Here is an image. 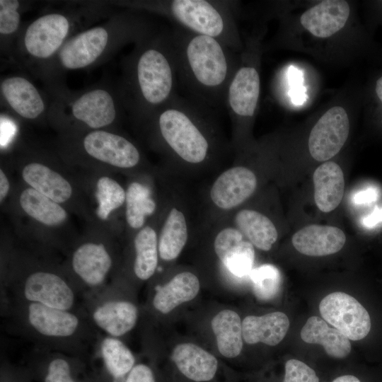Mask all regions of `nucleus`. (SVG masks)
<instances>
[{"label":"nucleus","instance_id":"1","mask_svg":"<svg viewBox=\"0 0 382 382\" xmlns=\"http://www.w3.org/2000/svg\"><path fill=\"white\" fill-rule=\"evenodd\" d=\"M214 110L176 94L141 126L150 145L178 163L207 165L225 149Z\"/></svg>","mask_w":382,"mask_h":382},{"label":"nucleus","instance_id":"2","mask_svg":"<svg viewBox=\"0 0 382 382\" xmlns=\"http://www.w3.org/2000/svg\"><path fill=\"white\" fill-rule=\"evenodd\" d=\"M178 83L170 30H153L122 60L117 88L125 111L142 126L177 93Z\"/></svg>","mask_w":382,"mask_h":382},{"label":"nucleus","instance_id":"3","mask_svg":"<svg viewBox=\"0 0 382 382\" xmlns=\"http://www.w3.org/2000/svg\"><path fill=\"white\" fill-rule=\"evenodd\" d=\"M144 13L125 9L68 40L57 54L32 74L45 86L63 83L69 71L102 65L129 44L136 45L154 30Z\"/></svg>","mask_w":382,"mask_h":382},{"label":"nucleus","instance_id":"4","mask_svg":"<svg viewBox=\"0 0 382 382\" xmlns=\"http://www.w3.org/2000/svg\"><path fill=\"white\" fill-rule=\"evenodd\" d=\"M170 33L178 81L185 97L213 110L225 106L240 54L215 38L176 25Z\"/></svg>","mask_w":382,"mask_h":382},{"label":"nucleus","instance_id":"5","mask_svg":"<svg viewBox=\"0 0 382 382\" xmlns=\"http://www.w3.org/2000/svg\"><path fill=\"white\" fill-rule=\"evenodd\" d=\"M8 330L32 342L34 349L58 352L88 361L101 332L84 308L62 310L30 301L1 303Z\"/></svg>","mask_w":382,"mask_h":382},{"label":"nucleus","instance_id":"6","mask_svg":"<svg viewBox=\"0 0 382 382\" xmlns=\"http://www.w3.org/2000/svg\"><path fill=\"white\" fill-rule=\"evenodd\" d=\"M111 5L112 2H71L40 15L23 26L11 63L32 74L52 59L72 36L110 16Z\"/></svg>","mask_w":382,"mask_h":382},{"label":"nucleus","instance_id":"7","mask_svg":"<svg viewBox=\"0 0 382 382\" xmlns=\"http://www.w3.org/2000/svg\"><path fill=\"white\" fill-rule=\"evenodd\" d=\"M1 303L30 301L52 308L78 311L83 298L62 265L16 250L4 252Z\"/></svg>","mask_w":382,"mask_h":382},{"label":"nucleus","instance_id":"8","mask_svg":"<svg viewBox=\"0 0 382 382\" xmlns=\"http://www.w3.org/2000/svg\"><path fill=\"white\" fill-rule=\"evenodd\" d=\"M47 122L60 134L115 129L126 112L117 86L102 83L73 91L65 83L45 86Z\"/></svg>","mask_w":382,"mask_h":382},{"label":"nucleus","instance_id":"9","mask_svg":"<svg viewBox=\"0 0 382 382\" xmlns=\"http://www.w3.org/2000/svg\"><path fill=\"white\" fill-rule=\"evenodd\" d=\"M125 9L154 13L190 32L215 38L236 52L241 40L236 20V3L218 0H146L112 3Z\"/></svg>","mask_w":382,"mask_h":382},{"label":"nucleus","instance_id":"10","mask_svg":"<svg viewBox=\"0 0 382 382\" xmlns=\"http://www.w3.org/2000/svg\"><path fill=\"white\" fill-rule=\"evenodd\" d=\"M59 149L66 160L117 170L137 168L144 160L137 144L115 129L60 134Z\"/></svg>","mask_w":382,"mask_h":382},{"label":"nucleus","instance_id":"11","mask_svg":"<svg viewBox=\"0 0 382 382\" xmlns=\"http://www.w3.org/2000/svg\"><path fill=\"white\" fill-rule=\"evenodd\" d=\"M255 39L248 40L240 53L238 66L228 85L225 107L232 127L233 141L239 147L252 123L259 105L260 75V45Z\"/></svg>","mask_w":382,"mask_h":382},{"label":"nucleus","instance_id":"12","mask_svg":"<svg viewBox=\"0 0 382 382\" xmlns=\"http://www.w3.org/2000/svg\"><path fill=\"white\" fill-rule=\"evenodd\" d=\"M62 266L83 296L112 279L118 272V260L110 239L90 236L73 245Z\"/></svg>","mask_w":382,"mask_h":382},{"label":"nucleus","instance_id":"13","mask_svg":"<svg viewBox=\"0 0 382 382\" xmlns=\"http://www.w3.org/2000/svg\"><path fill=\"white\" fill-rule=\"evenodd\" d=\"M125 289L124 282L114 277L99 290L82 296L93 325L101 333L119 339L134 328L139 317L137 306L125 296Z\"/></svg>","mask_w":382,"mask_h":382},{"label":"nucleus","instance_id":"14","mask_svg":"<svg viewBox=\"0 0 382 382\" xmlns=\"http://www.w3.org/2000/svg\"><path fill=\"white\" fill-rule=\"evenodd\" d=\"M50 155L23 148L19 155L21 175L27 186L64 206L74 194L71 182L52 164Z\"/></svg>","mask_w":382,"mask_h":382},{"label":"nucleus","instance_id":"15","mask_svg":"<svg viewBox=\"0 0 382 382\" xmlns=\"http://www.w3.org/2000/svg\"><path fill=\"white\" fill-rule=\"evenodd\" d=\"M25 364L38 382H96L87 361L62 352L33 349Z\"/></svg>","mask_w":382,"mask_h":382},{"label":"nucleus","instance_id":"16","mask_svg":"<svg viewBox=\"0 0 382 382\" xmlns=\"http://www.w3.org/2000/svg\"><path fill=\"white\" fill-rule=\"evenodd\" d=\"M0 95L1 103L13 116L30 122L47 120L49 99L28 77L21 74L2 77Z\"/></svg>","mask_w":382,"mask_h":382},{"label":"nucleus","instance_id":"17","mask_svg":"<svg viewBox=\"0 0 382 382\" xmlns=\"http://www.w3.org/2000/svg\"><path fill=\"white\" fill-rule=\"evenodd\" d=\"M319 311L324 320L349 340H360L371 330V318L366 309L346 293L337 291L327 295L321 300Z\"/></svg>","mask_w":382,"mask_h":382},{"label":"nucleus","instance_id":"18","mask_svg":"<svg viewBox=\"0 0 382 382\" xmlns=\"http://www.w3.org/2000/svg\"><path fill=\"white\" fill-rule=\"evenodd\" d=\"M136 363L134 354L121 339L103 333L88 360L96 382H125Z\"/></svg>","mask_w":382,"mask_h":382},{"label":"nucleus","instance_id":"19","mask_svg":"<svg viewBox=\"0 0 382 382\" xmlns=\"http://www.w3.org/2000/svg\"><path fill=\"white\" fill-rule=\"evenodd\" d=\"M350 129L347 110L342 106L328 108L311 130L308 146L316 161H328L337 155L345 145Z\"/></svg>","mask_w":382,"mask_h":382},{"label":"nucleus","instance_id":"20","mask_svg":"<svg viewBox=\"0 0 382 382\" xmlns=\"http://www.w3.org/2000/svg\"><path fill=\"white\" fill-rule=\"evenodd\" d=\"M257 178L255 172L243 165L224 170L209 189L212 204L222 211H231L246 201L255 191Z\"/></svg>","mask_w":382,"mask_h":382},{"label":"nucleus","instance_id":"21","mask_svg":"<svg viewBox=\"0 0 382 382\" xmlns=\"http://www.w3.org/2000/svg\"><path fill=\"white\" fill-rule=\"evenodd\" d=\"M234 226L221 229L214 241V252L224 266L233 275H250L255 261L253 244Z\"/></svg>","mask_w":382,"mask_h":382},{"label":"nucleus","instance_id":"22","mask_svg":"<svg viewBox=\"0 0 382 382\" xmlns=\"http://www.w3.org/2000/svg\"><path fill=\"white\" fill-rule=\"evenodd\" d=\"M350 12V6L346 1H322L301 14L300 24L311 35L318 38H328L345 26Z\"/></svg>","mask_w":382,"mask_h":382},{"label":"nucleus","instance_id":"23","mask_svg":"<svg viewBox=\"0 0 382 382\" xmlns=\"http://www.w3.org/2000/svg\"><path fill=\"white\" fill-rule=\"evenodd\" d=\"M177 373L187 382H214L219 373L217 359L193 343L178 345L170 356Z\"/></svg>","mask_w":382,"mask_h":382},{"label":"nucleus","instance_id":"24","mask_svg":"<svg viewBox=\"0 0 382 382\" xmlns=\"http://www.w3.org/2000/svg\"><path fill=\"white\" fill-rule=\"evenodd\" d=\"M295 249L308 256H325L340 251L346 237L339 228L332 226L309 225L296 231L291 238Z\"/></svg>","mask_w":382,"mask_h":382},{"label":"nucleus","instance_id":"25","mask_svg":"<svg viewBox=\"0 0 382 382\" xmlns=\"http://www.w3.org/2000/svg\"><path fill=\"white\" fill-rule=\"evenodd\" d=\"M199 288V279L195 274L182 272L165 284L155 288L151 305L156 312L168 314L183 303L195 298Z\"/></svg>","mask_w":382,"mask_h":382},{"label":"nucleus","instance_id":"26","mask_svg":"<svg viewBox=\"0 0 382 382\" xmlns=\"http://www.w3.org/2000/svg\"><path fill=\"white\" fill-rule=\"evenodd\" d=\"M314 199L323 212H330L340 204L345 191L344 174L340 166L333 161L319 166L313 175Z\"/></svg>","mask_w":382,"mask_h":382},{"label":"nucleus","instance_id":"27","mask_svg":"<svg viewBox=\"0 0 382 382\" xmlns=\"http://www.w3.org/2000/svg\"><path fill=\"white\" fill-rule=\"evenodd\" d=\"M289 328L288 316L280 311L262 316H248L242 321L243 338L250 345L262 342L274 346L284 339Z\"/></svg>","mask_w":382,"mask_h":382},{"label":"nucleus","instance_id":"28","mask_svg":"<svg viewBox=\"0 0 382 382\" xmlns=\"http://www.w3.org/2000/svg\"><path fill=\"white\" fill-rule=\"evenodd\" d=\"M18 204L27 216L46 227L57 228L68 221V212L63 205L30 187L21 191Z\"/></svg>","mask_w":382,"mask_h":382},{"label":"nucleus","instance_id":"29","mask_svg":"<svg viewBox=\"0 0 382 382\" xmlns=\"http://www.w3.org/2000/svg\"><path fill=\"white\" fill-rule=\"evenodd\" d=\"M157 202L151 185L143 180H131L126 188L125 221L136 232L146 226L147 219L154 214Z\"/></svg>","mask_w":382,"mask_h":382},{"label":"nucleus","instance_id":"30","mask_svg":"<svg viewBox=\"0 0 382 382\" xmlns=\"http://www.w3.org/2000/svg\"><path fill=\"white\" fill-rule=\"evenodd\" d=\"M132 248V274L139 281H147L155 274L158 263V233L155 228L146 225L136 232Z\"/></svg>","mask_w":382,"mask_h":382},{"label":"nucleus","instance_id":"31","mask_svg":"<svg viewBox=\"0 0 382 382\" xmlns=\"http://www.w3.org/2000/svg\"><path fill=\"white\" fill-rule=\"evenodd\" d=\"M300 335L305 342L322 345L326 354L334 359H344L351 352L349 340L318 316H311L307 320Z\"/></svg>","mask_w":382,"mask_h":382},{"label":"nucleus","instance_id":"32","mask_svg":"<svg viewBox=\"0 0 382 382\" xmlns=\"http://www.w3.org/2000/svg\"><path fill=\"white\" fill-rule=\"evenodd\" d=\"M233 224L254 247L261 250H270L277 240L278 233L273 222L256 210H238L234 215Z\"/></svg>","mask_w":382,"mask_h":382},{"label":"nucleus","instance_id":"33","mask_svg":"<svg viewBox=\"0 0 382 382\" xmlns=\"http://www.w3.org/2000/svg\"><path fill=\"white\" fill-rule=\"evenodd\" d=\"M187 238L186 216L180 208L173 207L158 234L159 257L165 262L176 259L185 246Z\"/></svg>","mask_w":382,"mask_h":382},{"label":"nucleus","instance_id":"34","mask_svg":"<svg viewBox=\"0 0 382 382\" xmlns=\"http://www.w3.org/2000/svg\"><path fill=\"white\" fill-rule=\"evenodd\" d=\"M219 353L226 358L238 357L243 349L242 322L238 314L231 310H223L212 320Z\"/></svg>","mask_w":382,"mask_h":382},{"label":"nucleus","instance_id":"35","mask_svg":"<svg viewBox=\"0 0 382 382\" xmlns=\"http://www.w3.org/2000/svg\"><path fill=\"white\" fill-rule=\"evenodd\" d=\"M25 3L18 0H0L1 54L11 62L16 40L21 31V16Z\"/></svg>","mask_w":382,"mask_h":382},{"label":"nucleus","instance_id":"36","mask_svg":"<svg viewBox=\"0 0 382 382\" xmlns=\"http://www.w3.org/2000/svg\"><path fill=\"white\" fill-rule=\"evenodd\" d=\"M96 214L102 221L108 220L117 210L125 207L126 189L108 175L98 178L95 184Z\"/></svg>","mask_w":382,"mask_h":382},{"label":"nucleus","instance_id":"37","mask_svg":"<svg viewBox=\"0 0 382 382\" xmlns=\"http://www.w3.org/2000/svg\"><path fill=\"white\" fill-rule=\"evenodd\" d=\"M255 296L259 300L267 301L278 294L282 284L279 270L274 265L266 264L253 269L250 274Z\"/></svg>","mask_w":382,"mask_h":382},{"label":"nucleus","instance_id":"38","mask_svg":"<svg viewBox=\"0 0 382 382\" xmlns=\"http://www.w3.org/2000/svg\"><path fill=\"white\" fill-rule=\"evenodd\" d=\"M281 382H320L317 372L305 362L291 359L286 361Z\"/></svg>","mask_w":382,"mask_h":382},{"label":"nucleus","instance_id":"39","mask_svg":"<svg viewBox=\"0 0 382 382\" xmlns=\"http://www.w3.org/2000/svg\"><path fill=\"white\" fill-rule=\"evenodd\" d=\"M34 378L26 364H13L6 357H1L0 382H33Z\"/></svg>","mask_w":382,"mask_h":382},{"label":"nucleus","instance_id":"40","mask_svg":"<svg viewBox=\"0 0 382 382\" xmlns=\"http://www.w3.org/2000/svg\"><path fill=\"white\" fill-rule=\"evenodd\" d=\"M367 111L372 118L382 121V72L371 81L367 97Z\"/></svg>","mask_w":382,"mask_h":382},{"label":"nucleus","instance_id":"41","mask_svg":"<svg viewBox=\"0 0 382 382\" xmlns=\"http://www.w3.org/2000/svg\"><path fill=\"white\" fill-rule=\"evenodd\" d=\"M125 382H160V378L151 364L137 361Z\"/></svg>","mask_w":382,"mask_h":382},{"label":"nucleus","instance_id":"42","mask_svg":"<svg viewBox=\"0 0 382 382\" xmlns=\"http://www.w3.org/2000/svg\"><path fill=\"white\" fill-rule=\"evenodd\" d=\"M378 197V192L374 188H368L357 192L353 197L354 203L361 204L371 203Z\"/></svg>","mask_w":382,"mask_h":382},{"label":"nucleus","instance_id":"43","mask_svg":"<svg viewBox=\"0 0 382 382\" xmlns=\"http://www.w3.org/2000/svg\"><path fill=\"white\" fill-rule=\"evenodd\" d=\"M382 23V1H373L370 6V24L373 28Z\"/></svg>","mask_w":382,"mask_h":382},{"label":"nucleus","instance_id":"44","mask_svg":"<svg viewBox=\"0 0 382 382\" xmlns=\"http://www.w3.org/2000/svg\"><path fill=\"white\" fill-rule=\"evenodd\" d=\"M381 222H382V207L376 208L363 219L364 226L368 228H373Z\"/></svg>","mask_w":382,"mask_h":382},{"label":"nucleus","instance_id":"45","mask_svg":"<svg viewBox=\"0 0 382 382\" xmlns=\"http://www.w3.org/2000/svg\"><path fill=\"white\" fill-rule=\"evenodd\" d=\"M10 191V183L4 170L0 169V202L2 204Z\"/></svg>","mask_w":382,"mask_h":382},{"label":"nucleus","instance_id":"46","mask_svg":"<svg viewBox=\"0 0 382 382\" xmlns=\"http://www.w3.org/2000/svg\"><path fill=\"white\" fill-rule=\"evenodd\" d=\"M325 382H362V381L356 375L345 374L335 377L330 381Z\"/></svg>","mask_w":382,"mask_h":382}]
</instances>
